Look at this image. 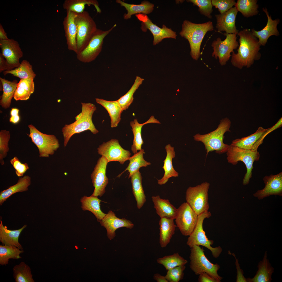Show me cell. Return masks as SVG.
I'll list each match as a JSON object with an SVG mask.
<instances>
[{
    "label": "cell",
    "instance_id": "ab89813d",
    "mask_svg": "<svg viewBox=\"0 0 282 282\" xmlns=\"http://www.w3.org/2000/svg\"><path fill=\"white\" fill-rule=\"evenodd\" d=\"M13 276L16 282H34L30 267L24 262L13 267Z\"/></svg>",
    "mask_w": 282,
    "mask_h": 282
},
{
    "label": "cell",
    "instance_id": "3957f363",
    "mask_svg": "<svg viewBox=\"0 0 282 282\" xmlns=\"http://www.w3.org/2000/svg\"><path fill=\"white\" fill-rule=\"evenodd\" d=\"M214 30L212 22L209 21L202 24H196L188 20L184 21L181 36L188 41L190 48V54L194 60H198L201 55V45L206 33Z\"/></svg>",
    "mask_w": 282,
    "mask_h": 282
},
{
    "label": "cell",
    "instance_id": "6f0895ef",
    "mask_svg": "<svg viewBox=\"0 0 282 282\" xmlns=\"http://www.w3.org/2000/svg\"><path fill=\"white\" fill-rule=\"evenodd\" d=\"M20 116L18 115L15 116H11L9 119V121L10 122L15 124L18 123L20 121Z\"/></svg>",
    "mask_w": 282,
    "mask_h": 282
},
{
    "label": "cell",
    "instance_id": "d6a6232c",
    "mask_svg": "<svg viewBox=\"0 0 282 282\" xmlns=\"http://www.w3.org/2000/svg\"><path fill=\"white\" fill-rule=\"evenodd\" d=\"M133 195L137 202L138 209H140L146 201V197L142 185V178L139 171L130 177Z\"/></svg>",
    "mask_w": 282,
    "mask_h": 282
},
{
    "label": "cell",
    "instance_id": "f546056e",
    "mask_svg": "<svg viewBox=\"0 0 282 282\" xmlns=\"http://www.w3.org/2000/svg\"><path fill=\"white\" fill-rule=\"evenodd\" d=\"M174 220L172 219L161 218L159 221V243L162 248L167 246L175 233L177 226L174 224Z\"/></svg>",
    "mask_w": 282,
    "mask_h": 282
},
{
    "label": "cell",
    "instance_id": "c3c4849f",
    "mask_svg": "<svg viewBox=\"0 0 282 282\" xmlns=\"http://www.w3.org/2000/svg\"><path fill=\"white\" fill-rule=\"evenodd\" d=\"M213 6L218 8L220 14L227 11L235 5L236 2L234 0H212Z\"/></svg>",
    "mask_w": 282,
    "mask_h": 282
},
{
    "label": "cell",
    "instance_id": "7402d4cb",
    "mask_svg": "<svg viewBox=\"0 0 282 282\" xmlns=\"http://www.w3.org/2000/svg\"><path fill=\"white\" fill-rule=\"evenodd\" d=\"M262 10L267 18V22L266 26L260 31H257L253 29L251 32L254 36L258 39L259 43L260 45L265 46L271 36L274 35L277 36L279 35V32L277 27L280 20L279 19L273 20L271 16L269 15L267 9L263 8Z\"/></svg>",
    "mask_w": 282,
    "mask_h": 282
},
{
    "label": "cell",
    "instance_id": "6da1fadb",
    "mask_svg": "<svg viewBox=\"0 0 282 282\" xmlns=\"http://www.w3.org/2000/svg\"><path fill=\"white\" fill-rule=\"evenodd\" d=\"M239 46L238 52H232L231 62L234 66L241 68L250 67L254 60L260 57L259 51L261 46L257 38L250 30L244 29L238 32Z\"/></svg>",
    "mask_w": 282,
    "mask_h": 282
},
{
    "label": "cell",
    "instance_id": "60d3db41",
    "mask_svg": "<svg viewBox=\"0 0 282 282\" xmlns=\"http://www.w3.org/2000/svg\"><path fill=\"white\" fill-rule=\"evenodd\" d=\"M24 252L23 249L14 246L0 245V265H7L10 259H18L21 258L20 255Z\"/></svg>",
    "mask_w": 282,
    "mask_h": 282
},
{
    "label": "cell",
    "instance_id": "4fadbf2b",
    "mask_svg": "<svg viewBox=\"0 0 282 282\" xmlns=\"http://www.w3.org/2000/svg\"><path fill=\"white\" fill-rule=\"evenodd\" d=\"M198 215L186 202L183 203L177 209L175 218L176 226L182 234L189 236L197 224Z\"/></svg>",
    "mask_w": 282,
    "mask_h": 282
},
{
    "label": "cell",
    "instance_id": "d590c367",
    "mask_svg": "<svg viewBox=\"0 0 282 282\" xmlns=\"http://www.w3.org/2000/svg\"><path fill=\"white\" fill-rule=\"evenodd\" d=\"M87 5H93L97 13L101 12L98 2L96 0H66L63 4V7L66 12L79 13L84 11L85 6Z\"/></svg>",
    "mask_w": 282,
    "mask_h": 282
},
{
    "label": "cell",
    "instance_id": "d6986e66",
    "mask_svg": "<svg viewBox=\"0 0 282 282\" xmlns=\"http://www.w3.org/2000/svg\"><path fill=\"white\" fill-rule=\"evenodd\" d=\"M99 222L102 226L106 228L107 236L110 240L115 237V232L118 229L123 227L131 229L134 226L130 220L116 217L115 214L111 210H109Z\"/></svg>",
    "mask_w": 282,
    "mask_h": 282
},
{
    "label": "cell",
    "instance_id": "52a82bcc",
    "mask_svg": "<svg viewBox=\"0 0 282 282\" xmlns=\"http://www.w3.org/2000/svg\"><path fill=\"white\" fill-rule=\"evenodd\" d=\"M227 159L229 163L233 165L237 164L239 161H242L245 164L246 172L243 180V184H248L252 177L253 164L255 161H258L260 155L257 151L240 148L230 145L226 152Z\"/></svg>",
    "mask_w": 282,
    "mask_h": 282
},
{
    "label": "cell",
    "instance_id": "9a60e30c",
    "mask_svg": "<svg viewBox=\"0 0 282 282\" xmlns=\"http://www.w3.org/2000/svg\"><path fill=\"white\" fill-rule=\"evenodd\" d=\"M137 19L142 22L141 28L142 31L146 32L148 29L152 34L154 45L158 44L164 39L172 38L176 39L177 34L176 32L171 28L163 25L161 28L154 24L146 14H139L135 15Z\"/></svg>",
    "mask_w": 282,
    "mask_h": 282
},
{
    "label": "cell",
    "instance_id": "f5cc1de1",
    "mask_svg": "<svg viewBox=\"0 0 282 282\" xmlns=\"http://www.w3.org/2000/svg\"><path fill=\"white\" fill-rule=\"evenodd\" d=\"M199 275L198 281L199 282H219L215 278L205 272H202Z\"/></svg>",
    "mask_w": 282,
    "mask_h": 282
},
{
    "label": "cell",
    "instance_id": "d4e9b609",
    "mask_svg": "<svg viewBox=\"0 0 282 282\" xmlns=\"http://www.w3.org/2000/svg\"><path fill=\"white\" fill-rule=\"evenodd\" d=\"M0 223V241L3 245L16 246L20 249H23L21 245L19 242V238L22 230L27 227V225L18 230H10L8 229L6 226H4L1 220Z\"/></svg>",
    "mask_w": 282,
    "mask_h": 282
},
{
    "label": "cell",
    "instance_id": "ffe728a7",
    "mask_svg": "<svg viewBox=\"0 0 282 282\" xmlns=\"http://www.w3.org/2000/svg\"><path fill=\"white\" fill-rule=\"evenodd\" d=\"M238 12L235 7L223 13L215 15L217 20L216 27L218 31H225L227 34H237L239 31L237 29L235 23Z\"/></svg>",
    "mask_w": 282,
    "mask_h": 282
},
{
    "label": "cell",
    "instance_id": "b9f144b4",
    "mask_svg": "<svg viewBox=\"0 0 282 282\" xmlns=\"http://www.w3.org/2000/svg\"><path fill=\"white\" fill-rule=\"evenodd\" d=\"M256 0H238L235 5L238 11L248 17L258 14V5Z\"/></svg>",
    "mask_w": 282,
    "mask_h": 282
},
{
    "label": "cell",
    "instance_id": "f6af8a7d",
    "mask_svg": "<svg viewBox=\"0 0 282 282\" xmlns=\"http://www.w3.org/2000/svg\"><path fill=\"white\" fill-rule=\"evenodd\" d=\"M10 138V132L4 130L0 132V163L4 164V159L7 156L9 150V142Z\"/></svg>",
    "mask_w": 282,
    "mask_h": 282
},
{
    "label": "cell",
    "instance_id": "7a4b0ae2",
    "mask_svg": "<svg viewBox=\"0 0 282 282\" xmlns=\"http://www.w3.org/2000/svg\"><path fill=\"white\" fill-rule=\"evenodd\" d=\"M81 112L75 117L76 120L69 124H66L62 128L64 146H66L71 137L76 134L87 130L96 134L99 131L96 128L92 120V116L96 107L90 103H81Z\"/></svg>",
    "mask_w": 282,
    "mask_h": 282
},
{
    "label": "cell",
    "instance_id": "cb8c5ba5",
    "mask_svg": "<svg viewBox=\"0 0 282 282\" xmlns=\"http://www.w3.org/2000/svg\"><path fill=\"white\" fill-rule=\"evenodd\" d=\"M151 198L154 207L160 218L175 219L177 209L172 204L168 199L161 198L159 195L153 196Z\"/></svg>",
    "mask_w": 282,
    "mask_h": 282
},
{
    "label": "cell",
    "instance_id": "836d02e7",
    "mask_svg": "<svg viewBox=\"0 0 282 282\" xmlns=\"http://www.w3.org/2000/svg\"><path fill=\"white\" fill-rule=\"evenodd\" d=\"M81 207L83 210L89 211L95 216L98 221L101 220L106 215L101 210L100 203L102 201L97 197L91 195L87 197L84 196L80 199Z\"/></svg>",
    "mask_w": 282,
    "mask_h": 282
},
{
    "label": "cell",
    "instance_id": "bcb514c9",
    "mask_svg": "<svg viewBox=\"0 0 282 282\" xmlns=\"http://www.w3.org/2000/svg\"><path fill=\"white\" fill-rule=\"evenodd\" d=\"M187 1L191 2L193 5L197 6L200 13L209 19L212 18L211 14L213 11V5L211 0H189Z\"/></svg>",
    "mask_w": 282,
    "mask_h": 282
},
{
    "label": "cell",
    "instance_id": "8992f818",
    "mask_svg": "<svg viewBox=\"0 0 282 282\" xmlns=\"http://www.w3.org/2000/svg\"><path fill=\"white\" fill-rule=\"evenodd\" d=\"M74 21L77 27V54L86 48L97 28L94 20L86 11L77 13Z\"/></svg>",
    "mask_w": 282,
    "mask_h": 282
},
{
    "label": "cell",
    "instance_id": "8d00e7d4",
    "mask_svg": "<svg viewBox=\"0 0 282 282\" xmlns=\"http://www.w3.org/2000/svg\"><path fill=\"white\" fill-rule=\"evenodd\" d=\"M266 130L261 127H260L253 134L246 137L233 140L230 145L240 148L251 150L254 145Z\"/></svg>",
    "mask_w": 282,
    "mask_h": 282
},
{
    "label": "cell",
    "instance_id": "7bdbcfd3",
    "mask_svg": "<svg viewBox=\"0 0 282 282\" xmlns=\"http://www.w3.org/2000/svg\"><path fill=\"white\" fill-rule=\"evenodd\" d=\"M157 262L163 265L167 271L178 266L185 265L188 262L178 253L158 258L157 260Z\"/></svg>",
    "mask_w": 282,
    "mask_h": 282
},
{
    "label": "cell",
    "instance_id": "e0dca14e",
    "mask_svg": "<svg viewBox=\"0 0 282 282\" xmlns=\"http://www.w3.org/2000/svg\"><path fill=\"white\" fill-rule=\"evenodd\" d=\"M108 162L106 158L102 156L98 159L91 174L92 183L94 187L91 195L92 196L101 197L105 192V188L108 183V179L106 175Z\"/></svg>",
    "mask_w": 282,
    "mask_h": 282
},
{
    "label": "cell",
    "instance_id": "7c38bea8",
    "mask_svg": "<svg viewBox=\"0 0 282 282\" xmlns=\"http://www.w3.org/2000/svg\"><path fill=\"white\" fill-rule=\"evenodd\" d=\"M226 36L225 40H222L218 38L213 41L212 44L213 51L212 55L217 58L218 57L221 65L226 64L231 56V52L234 51L239 46L237 40L236 34H223Z\"/></svg>",
    "mask_w": 282,
    "mask_h": 282
},
{
    "label": "cell",
    "instance_id": "f35d334b",
    "mask_svg": "<svg viewBox=\"0 0 282 282\" xmlns=\"http://www.w3.org/2000/svg\"><path fill=\"white\" fill-rule=\"evenodd\" d=\"M3 74L4 75L10 74L20 79L28 78L34 79L36 76L33 70L32 65L26 60H23L18 67L10 70L5 71L3 72Z\"/></svg>",
    "mask_w": 282,
    "mask_h": 282
},
{
    "label": "cell",
    "instance_id": "ac0fdd59",
    "mask_svg": "<svg viewBox=\"0 0 282 282\" xmlns=\"http://www.w3.org/2000/svg\"><path fill=\"white\" fill-rule=\"evenodd\" d=\"M263 180L265 186L258 190L253 195L261 199L271 195L282 196V172L275 175L266 176Z\"/></svg>",
    "mask_w": 282,
    "mask_h": 282
},
{
    "label": "cell",
    "instance_id": "83f0119b",
    "mask_svg": "<svg viewBox=\"0 0 282 282\" xmlns=\"http://www.w3.org/2000/svg\"><path fill=\"white\" fill-rule=\"evenodd\" d=\"M160 124V121L156 119L154 116H151L149 120L143 124L139 123L136 119L131 121L130 125L132 128V130L133 135V143L131 146V150L134 154L141 150L142 146L144 143L141 131L143 126L149 123Z\"/></svg>",
    "mask_w": 282,
    "mask_h": 282
},
{
    "label": "cell",
    "instance_id": "5b68a950",
    "mask_svg": "<svg viewBox=\"0 0 282 282\" xmlns=\"http://www.w3.org/2000/svg\"><path fill=\"white\" fill-rule=\"evenodd\" d=\"M190 248V267L192 271L197 275L205 272L221 282L223 278L218 273L220 265L211 262L205 255L203 248L200 246L195 245Z\"/></svg>",
    "mask_w": 282,
    "mask_h": 282
},
{
    "label": "cell",
    "instance_id": "9c48e42d",
    "mask_svg": "<svg viewBox=\"0 0 282 282\" xmlns=\"http://www.w3.org/2000/svg\"><path fill=\"white\" fill-rule=\"evenodd\" d=\"M210 185L209 183L204 182L195 186H190L186 190V202L198 215L209 209L208 191Z\"/></svg>",
    "mask_w": 282,
    "mask_h": 282
},
{
    "label": "cell",
    "instance_id": "f1b7e54d",
    "mask_svg": "<svg viewBox=\"0 0 282 282\" xmlns=\"http://www.w3.org/2000/svg\"><path fill=\"white\" fill-rule=\"evenodd\" d=\"M97 103L103 107L108 111L111 119V127H116L121 120V114L123 111L117 100L108 101L96 98Z\"/></svg>",
    "mask_w": 282,
    "mask_h": 282
},
{
    "label": "cell",
    "instance_id": "484cf974",
    "mask_svg": "<svg viewBox=\"0 0 282 282\" xmlns=\"http://www.w3.org/2000/svg\"><path fill=\"white\" fill-rule=\"evenodd\" d=\"M165 148L167 154L162 167L164 173L163 177L157 180L158 184L160 185L166 183L170 178L176 177L179 175L178 173L175 170L172 164V159L175 157L174 148L169 144L166 145Z\"/></svg>",
    "mask_w": 282,
    "mask_h": 282
},
{
    "label": "cell",
    "instance_id": "816d5d0a",
    "mask_svg": "<svg viewBox=\"0 0 282 282\" xmlns=\"http://www.w3.org/2000/svg\"><path fill=\"white\" fill-rule=\"evenodd\" d=\"M228 253L229 254L233 256L236 260L235 263L236 266L237 273L236 282H247L246 278L244 277L243 275V271L241 269L240 266L238 259L236 258V255L234 253H231L230 251H228Z\"/></svg>",
    "mask_w": 282,
    "mask_h": 282
},
{
    "label": "cell",
    "instance_id": "db71d44e",
    "mask_svg": "<svg viewBox=\"0 0 282 282\" xmlns=\"http://www.w3.org/2000/svg\"><path fill=\"white\" fill-rule=\"evenodd\" d=\"M6 60L1 53H0V72L6 70Z\"/></svg>",
    "mask_w": 282,
    "mask_h": 282
},
{
    "label": "cell",
    "instance_id": "603a6c76",
    "mask_svg": "<svg viewBox=\"0 0 282 282\" xmlns=\"http://www.w3.org/2000/svg\"><path fill=\"white\" fill-rule=\"evenodd\" d=\"M258 270L254 277L246 278L247 282H271L274 268L267 258V252H265L263 259L257 265Z\"/></svg>",
    "mask_w": 282,
    "mask_h": 282
},
{
    "label": "cell",
    "instance_id": "9f6ffc18",
    "mask_svg": "<svg viewBox=\"0 0 282 282\" xmlns=\"http://www.w3.org/2000/svg\"><path fill=\"white\" fill-rule=\"evenodd\" d=\"M6 33L2 25L0 24V40H5L8 39Z\"/></svg>",
    "mask_w": 282,
    "mask_h": 282
},
{
    "label": "cell",
    "instance_id": "ee69618b",
    "mask_svg": "<svg viewBox=\"0 0 282 282\" xmlns=\"http://www.w3.org/2000/svg\"><path fill=\"white\" fill-rule=\"evenodd\" d=\"M144 80V79L139 76L136 77L134 82L129 90L117 100L123 111L127 109L132 103L134 94Z\"/></svg>",
    "mask_w": 282,
    "mask_h": 282
},
{
    "label": "cell",
    "instance_id": "44dd1931",
    "mask_svg": "<svg viewBox=\"0 0 282 282\" xmlns=\"http://www.w3.org/2000/svg\"><path fill=\"white\" fill-rule=\"evenodd\" d=\"M66 12V16L64 18L63 21L66 44L68 49L73 51L76 54L77 27L74 19L77 13L73 12Z\"/></svg>",
    "mask_w": 282,
    "mask_h": 282
},
{
    "label": "cell",
    "instance_id": "680465c9",
    "mask_svg": "<svg viewBox=\"0 0 282 282\" xmlns=\"http://www.w3.org/2000/svg\"><path fill=\"white\" fill-rule=\"evenodd\" d=\"M19 109L17 108H12L10 111L11 116H15L19 115Z\"/></svg>",
    "mask_w": 282,
    "mask_h": 282
},
{
    "label": "cell",
    "instance_id": "681fc988",
    "mask_svg": "<svg viewBox=\"0 0 282 282\" xmlns=\"http://www.w3.org/2000/svg\"><path fill=\"white\" fill-rule=\"evenodd\" d=\"M10 162L15 170L16 175L18 177L23 176L29 168L27 163H22L16 156L11 159Z\"/></svg>",
    "mask_w": 282,
    "mask_h": 282
},
{
    "label": "cell",
    "instance_id": "4316f807",
    "mask_svg": "<svg viewBox=\"0 0 282 282\" xmlns=\"http://www.w3.org/2000/svg\"><path fill=\"white\" fill-rule=\"evenodd\" d=\"M116 2L124 7L127 10V13L123 15V18L125 20L130 19L134 14H149L154 9V4L147 1H143L139 4H129L121 0H116Z\"/></svg>",
    "mask_w": 282,
    "mask_h": 282
},
{
    "label": "cell",
    "instance_id": "7dc6e473",
    "mask_svg": "<svg viewBox=\"0 0 282 282\" xmlns=\"http://www.w3.org/2000/svg\"><path fill=\"white\" fill-rule=\"evenodd\" d=\"M185 268L184 265L175 267L167 271L165 277L168 282H178L183 279Z\"/></svg>",
    "mask_w": 282,
    "mask_h": 282
},
{
    "label": "cell",
    "instance_id": "74e56055",
    "mask_svg": "<svg viewBox=\"0 0 282 282\" xmlns=\"http://www.w3.org/2000/svg\"><path fill=\"white\" fill-rule=\"evenodd\" d=\"M145 153L144 150L142 149L129 158V163L125 170L118 175L119 177L125 172L128 171L129 173L128 178L134 173L139 171V169L143 167H146L151 164L150 162L145 160L143 157Z\"/></svg>",
    "mask_w": 282,
    "mask_h": 282
},
{
    "label": "cell",
    "instance_id": "2e32d148",
    "mask_svg": "<svg viewBox=\"0 0 282 282\" xmlns=\"http://www.w3.org/2000/svg\"><path fill=\"white\" fill-rule=\"evenodd\" d=\"M0 47L1 53L6 60V70L18 67L21 64L19 59L23 56L18 42L13 39L0 40Z\"/></svg>",
    "mask_w": 282,
    "mask_h": 282
},
{
    "label": "cell",
    "instance_id": "1f68e13d",
    "mask_svg": "<svg viewBox=\"0 0 282 282\" xmlns=\"http://www.w3.org/2000/svg\"><path fill=\"white\" fill-rule=\"evenodd\" d=\"M0 81L2 84L3 91L1 97L0 104L2 108L6 109L10 106L18 83L16 80L10 81L1 77Z\"/></svg>",
    "mask_w": 282,
    "mask_h": 282
},
{
    "label": "cell",
    "instance_id": "5bb4252c",
    "mask_svg": "<svg viewBox=\"0 0 282 282\" xmlns=\"http://www.w3.org/2000/svg\"><path fill=\"white\" fill-rule=\"evenodd\" d=\"M99 154L105 157L108 162L118 161L123 164L130 157L131 153L123 148L118 140L111 139L103 142L97 148Z\"/></svg>",
    "mask_w": 282,
    "mask_h": 282
},
{
    "label": "cell",
    "instance_id": "11a10c76",
    "mask_svg": "<svg viewBox=\"0 0 282 282\" xmlns=\"http://www.w3.org/2000/svg\"><path fill=\"white\" fill-rule=\"evenodd\" d=\"M153 279L157 282H168L165 276H162L157 273L154 275Z\"/></svg>",
    "mask_w": 282,
    "mask_h": 282
},
{
    "label": "cell",
    "instance_id": "ba28073f",
    "mask_svg": "<svg viewBox=\"0 0 282 282\" xmlns=\"http://www.w3.org/2000/svg\"><path fill=\"white\" fill-rule=\"evenodd\" d=\"M211 216L210 212L208 211L198 215L196 225L189 236L186 244L190 248L195 245L204 246L210 250L214 258H217L222 252V249L220 246L214 248L211 246L213 244L214 241L208 239L203 228L204 220L206 218H209Z\"/></svg>",
    "mask_w": 282,
    "mask_h": 282
},
{
    "label": "cell",
    "instance_id": "8fae6325",
    "mask_svg": "<svg viewBox=\"0 0 282 282\" xmlns=\"http://www.w3.org/2000/svg\"><path fill=\"white\" fill-rule=\"evenodd\" d=\"M116 26L115 24L106 31L97 28L86 48L77 54V59L84 63H89L95 60L102 51L104 38Z\"/></svg>",
    "mask_w": 282,
    "mask_h": 282
},
{
    "label": "cell",
    "instance_id": "277c9868",
    "mask_svg": "<svg viewBox=\"0 0 282 282\" xmlns=\"http://www.w3.org/2000/svg\"><path fill=\"white\" fill-rule=\"evenodd\" d=\"M231 125L230 120L226 118L221 120L216 130L205 134H197L193 136L194 139L204 144L206 150L207 156L210 152L213 151L219 154L226 152L230 145L224 143L223 140L225 133L230 132Z\"/></svg>",
    "mask_w": 282,
    "mask_h": 282
},
{
    "label": "cell",
    "instance_id": "30bf717a",
    "mask_svg": "<svg viewBox=\"0 0 282 282\" xmlns=\"http://www.w3.org/2000/svg\"><path fill=\"white\" fill-rule=\"evenodd\" d=\"M28 127L30 133L28 135L37 147L40 157H48L60 147L59 140L54 135L43 133L32 124L29 125Z\"/></svg>",
    "mask_w": 282,
    "mask_h": 282
},
{
    "label": "cell",
    "instance_id": "4dcf8cb0",
    "mask_svg": "<svg viewBox=\"0 0 282 282\" xmlns=\"http://www.w3.org/2000/svg\"><path fill=\"white\" fill-rule=\"evenodd\" d=\"M31 181L30 176L25 175L23 177H20L16 184L1 191L0 205H1L8 198L14 194L27 191L28 186L31 184Z\"/></svg>",
    "mask_w": 282,
    "mask_h": 282
},
{
    "label": "cell",
    "instance_id": "e575fe53",
    "mask_svg": "<svg viewBox=\"0 0 282 282\" xmlns=\"http://www.w3.org/2000/svg\"><path fill=\"white\" fill-rule=\"evenodd\" d=\"M33 80L32 78L20 79L13 97L16 101H26L29 98L34 90Z\"/></svg>",
    "mask_w": 282,
    "mask_h": 282
},
{
    "label": "cell",
    "instance_id": "f907efd6",
    "mask_svg": "<svg viewBox=\"0 0 282 282\" xmlns=\"http://www.w3.org/2000/svg\"><path fill=\"white\" fill-rule=\"evenodd\" d=\"M282 125V119L281 118L272 127L266 129L261 135L260 138L253 146L251 150L254 151H257L259 146L262 143L265 137L272 131L281 127Z\"/></svg>",
    "mask_w": 282,
    "mask_h": 282
}]
</instances>
